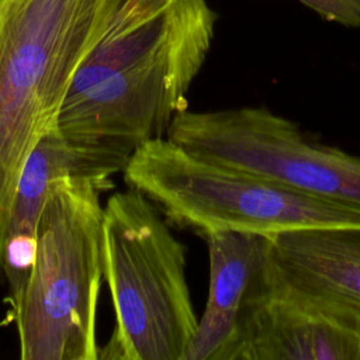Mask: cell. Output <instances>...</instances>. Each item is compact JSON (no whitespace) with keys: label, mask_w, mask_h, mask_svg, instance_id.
<instances>
[{"label":"cell","mask_w":360,"mask_h":360,"mask_svg":"<svg viewBox=\"0 0 360 360\" xmlns=\"http://www.w3.org/2000/svg\"><path fill=\"white\" fill-rule=\"evenodd\" d=\"M128 0H0V276L22 166Z\"/></svg>","instance_id":"obj_1"},{"label":"cell","mask_w":360,"mask_h":360,"mask_svg":"<svg viewBox=\"0 0 360 360\" xmlns=\"http://www.w3.org/2000/svg\"><path fill=\"white\" fill-rule=\"evenodd\" d=\"M100 184L58 180L41 211L25 284L11 304L22 360H98L103 274Z\"/></svg>","instance_id":"obj_2"},{"label":"cell","mask_w":360,"mask_h":360,"mask_svg":"<svg viewBox=\"0 0 360 360\" xmlns=\"http://www.w3.org/2000/svg\"><path fill=\"white\" fill-rule=\"evenodd\" d=\"M101 253L115 326L100 359L181 360L198 318L186 274L187 249L158 205L132 187L111 194Z\"/></svg>","instance_id":"obj_3"},{"label":"cell","mask_w":360,"mask_h":360,"mask_svg":"<svg viewBox=\"0 0 360 360\" xmlns=\"http://www.w3.org/2000/svg\"><path fill=\"white\" fill-rule=\"evenodd\" d=\"M125 183L172 222L201 236L221 231L274 235L309 228H360V205L314 195L208 162L167 136L129 156Z\"/></svg>","instance_id":"obj_4"},{"label":"cell","mask_w":360,"mask_h":360,"mask_svg":"<svg viewBox=\"0 0 360 360\" xmlns=\"http://www.w3.org/2000/svg\"><path fill=\"white\" fill-rule=\"evenodd\" d=\"M166 136L229 170L360 205V156L309 138L266 107L186 110Z\"/></svg>","instance_id":"obj_5"},{"label":"cell","mask_w":360,"mask_h":360,"mask_svg":"<svg viewBox=\"0 0 360 360\" xmlns=\"http://www.w3.org/2000/svg\"><path fill=\"white\" fill-rule=\"evenodd\" d=\"M214 32L198 34L159 58L68 96L58 128L66 136L132 155L166 132L187 110V93L202 68Z\"/></svg>","instance_id":"obj_6"},{"label":"cell","mask_w":360,"mask_h":360,"mask_svg":"<svg viewBox=\"0 0 360 360\" xmlns=\"http://www.w3.org/2000/svg\"><path fill=\"white\" fill-rule=\"evenodd\" d=\"M222 360H360V308L298 281L271 248Z\"/></svg>","instance_id":"obj_7"},{"label":"cell","mask_w":360,"mask_h":360,"mask_svg":"<svg viewBox=\"0 0 360 360\" xmlns=\"http://www.w3.org/2000/svg\"><path fill=\"white\" fill-rule=\"evenodd\" d=\"M129 156L75 141L56 127L46 132L28 155L11 204L4 239L3 276L14 302L28 276L34 249L37 224L52 186L62 179L75 177L94 181L110 190L111 177L122 172Z\"/></svg>","instance_id":"obj_8"},{"label":"cell","mask_w":360,"mask_h":360,"mask_svg":"<svg viewBox=\"0 0 360 360\" xmlns=\"http://www.w3.org/2000/svg\"><path fill=\"white\" fill-rule=\"evenodd\" d=\"M215 21L207 0H128L77 69L68 96L150 62L198 34L214 32Z\"/></svg>","instance_id":"obj_9"},{"label":"cell","mask_w":360,"mask_h":360,"mask_svg":"<svg viewBox=\"0 0 360 360\" xmlns=\"http://www.w3.org/2000/svg\"><path fill=\"white\" fill-rule=\"evenodd\" d=\"M210 257L205 309L181 360H222L245 292L271 253L269 235L221 231L204 236Z\"/></svg>","instance_id":"obj_10"},{"label":"cell","mask_w":360,"mask_h":360,"mask_svg":"<svg viewBox=\"0 0 360 360\" xmlns=\"http://www.w3.org/2000/svg\"><path fill=\"white\" fill-rule=\"evenodd\" d=\"M273 256L298 281L360 308V228L270 235Z\"/></svg>","instance_id":"obj_11"},{"label":"cell","mask_w":360,"mask_h":360,"mask_svg":"<svg viewBox=\"0 0 360 360\" xmlns=\"http://www.w3.org/2000/svg\"><path fill=\"white\" fill-rule=\"evenodd\" d=\"M322 18L352 28H360V0H298Z\"/></svg>","instance_id":"obj_12"}]
</instances>
